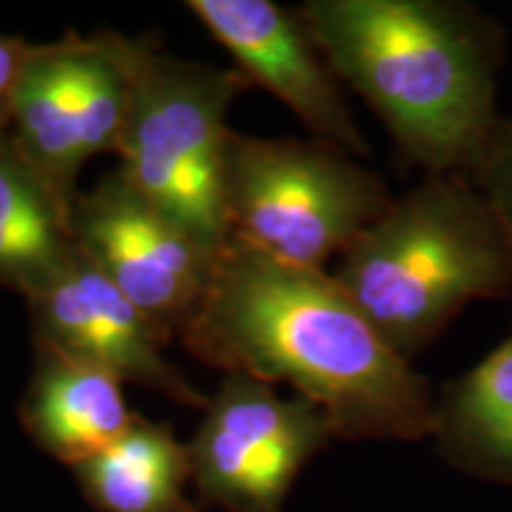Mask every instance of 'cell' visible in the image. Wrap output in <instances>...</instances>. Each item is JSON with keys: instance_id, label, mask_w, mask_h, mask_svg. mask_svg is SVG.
Returning <instances> with one entry per match:
<instances>
[{"instance_id": "8992f818", "label": "cell", "mask_w": 512, "mask_h": 512, "mask_svg": "<svg viewBox=\"0 0 512 512\" xmlns=\"http://www.w3.org/2000/svg\"><path fill=\"white\" fill-rule=\"evenodd\" d=\"M332 439L306 396L283 399L268 382L226 373L188 444L197 498L230 512H280L294 479Z\"/></svg>"}, {"instance_id": "3957f363", "label": "cell", "mask_w": 512, "mask_h": 512, "mask_svg": "<svg viewBox=\"0 0 512 512\" xmlns=\"http://www.w3.org/2000/svg\"><path fill=\"white\" fill-rule=\"evenodd\" d=\"M413 363L467 304L512 297V235L467 176H425L339 254L332 273Z\"/></svg>"}, {"instance_id": "7c38bea8", "label": "cell", "mask_w": 512, "mask_h": 512, "mask_svg": "<svg viewBox=\"0 0 512 512\" xmlns=\"http://www.w3.org/2000/svg\"><path fill=\"white\" fill-rule=\"evenodd\" d=\"M430 437L453 470L512 486V332L475 366L441 384Z\"/></svg>"}, {"instance_id": "9c48e42d", "label": "cell", "mask_w": 512, "mask_h": 512, "mask_svg": "<svg viewBox=\"0 0 512 512\" xmlns=\"http://www.w3.org/2000/svg\"><path fill=\"white\" fill-rule=\"evenodd\" d=\"M185 8L233 55L238 72L285 102L313 138L354 157L368 155V140L356 126L342 83L299 12L271 0H188Z\"/></svg>"}, {"instance_id": "7a4b0ae2", "label": "cell", "mask_w": 512, "mask_h": 512, "mask_svg": "<svg viewBox=\"0 0 512 512\" xmlns=\"http://www.w3.org/2000/svg\"><path fill=\"white\" fill-rule=\"evenodd\" d=\"M330 72L366 100L403 166L470 178L498 112L508 34L465 0H309L297 10Z\"/></svg>"}, {"instance_id": "8fae6325", "label": "cell", "mask_w": 512, "mask_h": 512, "mask_svg": "<svg viewBox=\"0 0 512 512\" xmlns=\"http://www.w3.org/2000/svg\"><path fill=\"white\" fill-rule=\"evenodd\" d=\"M79 57V34L31 48L8 112L19 150L69 214L86 164L79 140Z\"/></svg>"}, {"instance_id": "6da1fadb", "label": "cell", "mask_w": 512, "mask_h": 512, "mask_svg": "<svg viewBox=\"0 0 512 512\" xmlns=\"http://www.w3.org/2000/svg\"><path fill=\"white\" fill-rule=\"evenodd\" d=\"M181 339L207 366L292 384L325 413L335 439L430 437V380L323 268L285 264L230 235Z\"/></svg>"}, {"instance_id": "ba28073f", "label": "cell", "mask_w": 512, "mask_h": 512, "mask_svg": "<svg viewBox=\"0 0 512 512\" xmlns=\"http://www.w3.org/2000/svg\"><path fill=\"white\" fill-rule=\"evenodd\" d=\"M34 347L105 370L192 411H204L209 396L164 354L169 344L157 325L124 297L76 249L74 261L27 299Z\"/></svg>"}, {"instance_id": "277c9868", "label": "cell", "mask_w": 512, "mask_h": 512, "mask_svg": "<svg viewBox=\"0 0 512 512\" xmlns=\"http://www.w3.org/2000/svg\"><path fill=\"white\" fill-rule=\"evenodd\" d=\"M247 86L238 69L181 60L150 41L117 150L126 181L214 256L233 235L223 202L226 114Z\"/></svg>"}, {"instance_id": "52a82bcc", "label": "cell", "mask_w": 512, "mask_h": 512, "mask_svg": "<svg viewBox=\"0 0 512 512\" xmlns=\"http://www.w3.org/2000/svg\"><path fill=\"white\" fill-rule=\"evenodd\" d=\"M69 223L83 259L166 339L181 335L207 297L219 256L152 207L119 169L79 192Z\"/></svg>"}, {"instance_id": "5b68a950", "label": "cell", "mask_w": 512, "mask_h": 512, "mask_svg": "<svg viewBox=\"0 0 512 512\" xmlns=\"http://www.w3.org/2000/svg\"><path fill=\"white\" fill-rule=\"evenodd\" d=\"M223 202L233 235L285 264L323 268L380 219L394 197L380 174L325 140L233 131Z\"/></svg>"}, {"instance_id": "9a60e30c", "label": "cell", "mask_w": 512, "mask_h": 512, "mask_svg": "<svg viewBox=\"0 0 512 512\" xmlns=\"http://www.w3.org/2000/svg\"><path fill=\"white\" fill-rule=\"evenodd\" d=\"M470 181L494 204L512 235V114L498 121L475 171L470 174Z\"/></svg>"}, {"instance_id": "4fadbf2b", "label": "cell", "mask_w": 512, "mask_h": 512, "mask_svg": "<svg viewBox=\"0 0 512 512\" xmlns=\"http://www.w3.org/2000/svg\"><path fill=\"white\" fill-rule=\"evenodd\" d=\"M69 219L0 119V285L29 299L72 264Z\"/></svg>"}, {"instance_id": "2e32d148", "label": "cell", "mask_w": 512, "mask_h": 512, "mask_svg": "<svg viewBox=\"0 0 512 512\" xmlns=\"http://www.w3.org/2000/svg\"><path fill=\"white\" fill-rule=\"evenodd\" d=\"M34 43L22 41L17 36L0 34V119L8 121L10 102L15 95L17 81L24 72Z\"/></svg>"}, {"instance_id": "5bb4252c", "label": "cell", "mask_w": 512, "mask_h": 512, "mask_svg": "<svg viewBox=\"0 0 512 512\" xmlns=\"http://www.w3.org/2000/svg\"><path fill=\"white\" fill-rule=\"evenodd\" d=\"M86 501L100 512H200L185 496L188 446L166 422L140 418L119 441L72 467Z\"/></svg>"}, {"instance_id": "30bf717a", "label": "cell", "mask_w": 512, "mask_h": 512, "mask_svg": "<svg viewBox=\"0 0 512 512\" xmlns=\"http://www.w3.org/2000/svg\"><path fill=\"white\" fill-rule=\"evenodd\" d=\"M121 387L124 382L105 370L36 347L19 420L41 451L76 467L110 448L138 420Z\"/></svg>"}]
</instances>
